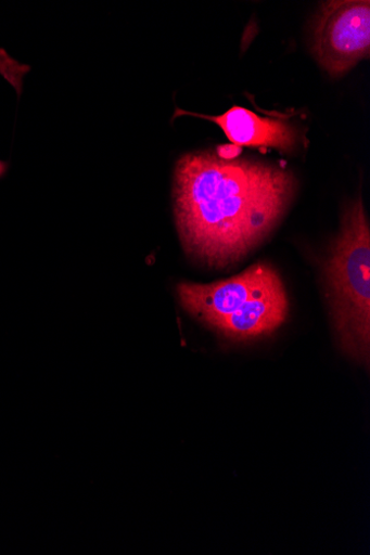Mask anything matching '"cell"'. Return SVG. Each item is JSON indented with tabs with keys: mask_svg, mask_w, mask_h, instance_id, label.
I'll return each instance as SVG.
<instances>
[{
	"mask_svg": "<svg viewBox=\"0 0 370 555\" xmlns=\"http://www.w3.org/2000/svg\"><path fill=\"white\" fill-rule=\"evenodd\" d=\"M333 324L346 354L366 367L370 359V230L361 198L344 210L324 267Z\"/></svg>",
	"mask_w": 370,
	"mask_h": 555,
	"instance_id": "2",
	"label": "cell"
},
{
	"mask_svg": "<svg viewBox=\"0 0 370 555\" xmlns=\"http://www.w3.org/2000/svg\"><path fill=\"white\" fill-rule=\"evenodd\" d=\"M9 165L8 163L0 162V178H3L5 173L8 172Z\"/></svg>",
	"mask_w": 370,
	"mask_h": 555,
	"instance_id": "6",
	"label": "cell"
},
{
	"mask_svg": "<svg viewBox=\"0 0 370 555\" xmlns=\"http://www.w3.org/2000/svg\"><path fill=\"white\" fill-rule=\"evenodd\" d=\"M310 50L317 63L340 78L370 53V3L337 0L323 3L310 25Z\"/></svg>",
	"mask_w": 370,
	"mask_h": 555,
	"instance_id": "3",
	"label": "cell"
},
{
	"mask_svg": "<svg viewBox=\"0 0 370 555\" xmlns=\"http://www.w3.org/2000/svg\"><path fill=\"white\" fill-rule=\"evenodd\" d=\"M283 166L231 159L216 151L188 154L175 173V214L189 255L224 269L243 260L273 232L296 191Z\"/></svg>",
	"mask_w": 370,
	"mask_h": 555,
	"instance_id": "1",
	"label": "cell"
},
{
	"mask_svg": "<svg viewBox=\"0 0 370 555\" xmlns=\"http://www.w3.org/2000/svg\"><path fill=\"white\" fill-rule=\"evenodd\" d=\"M180 116H193L217 124L238 146L271 147L291 155L296 153L305 140V132L283 115L273 118L259 117L245 108L233 107L218 117L177 109L174 119Z\"/></svg>",
	"mask_w": 370,
	"mask_h": 555,
	"instance_id": "5",
	"label": "cell"
},
{
	"mask_svg": "<svg viewBox=\"0 0 370 555\" xmlns=\"http://www.w3.org/2000/svg\"><path fill=\"white\" fill-rule=\"evenodd\" d=\"M279 272L268 263H257L229 280L178 285L182 307L207 326H217L242 310L257 297L281 286Z\"/></svg>",
	"mask_w": 370,
	"mask_h": 555,
	"instance_id": "4",
	"label": "cell"
}]
</instances>
